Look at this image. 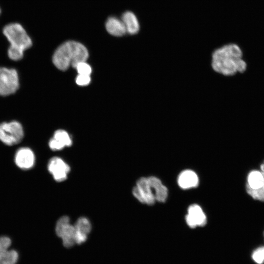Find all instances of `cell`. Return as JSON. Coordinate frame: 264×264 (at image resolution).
Masks as SVG:
<instances>
[{
	"mask_svg": "<svg viewBox=\"0 0 264 264\" xmlns=\"http://www.w3.org/2000/svg\"><path fill=\"white\" fill-rule=\"evenodd\" d=\"M55 233L62 239L65 247L70 248L76 244L75 228L74 225L70 223L68 217L64 216L58 220L55 226Z\"/></svg>",
	"mask_w": 264,
	"mask_h": 264,
	"instance_id": "obj_6",
	"label": "cell"
},
{
	"mask_svg": "<svg viewBox=\"0 0 264 264\" xmlns=\"http://www.w3.org/2000/svg\"><path fill=\"white\" fill-rule=\"evenodd\" d=\"M2 33L10 43L8 55L14 61L21 60L23 52L32 45L31 38L25 29L20 23L12 22L5 25Z\"/></svg>",
	"mask_w": 264,
	"mask_h": 264,
	"instance_id": "obj_3",
	"label": "cell"
},
{
	"mask_svg": "<svg viewBox=\"0 0 264 264\" xmlns=\"http://www.w3.org/2000/svg\"><path fill=\"white\" fill-rule=\"evenodd\" d=\"M23 137L22 126L17 121L0 124V140L5 144L12 146L21 142Z\"/></svg>",
	"mask_w": 264,
	"mask_h": 264,
	"instance_id": "obj_4",
	"label": "cell"
},
{
	"mask_svg": "<svg viewBox=\"0 0 264 264\" xmlns=\"http://www.w3.org/2000/svg\"><path fill=\"white\" fill-rule=\"evenodd\" d=\"M75 68L79 74L90 75L91 72L90 66L86 62H82L78 64Z\"/></svg>",
	"mask_w": 264,
	"mask_h": 264,
	"instance_id": "obj_21",
	"label": "cell"
},
{
	"mask_svg": "<svg viewBox=\"0 0 264 264\" xmlns=\"http://www.w3.org/2000/svg\"></svg>",
	"mask_w": 264,
	"mask_h": 264,
	"instance_id": "obj_25",
	"label": "cell"
},
{
	"mask_svg": "<svg viewBox=\"0 0 264 264\" xmlns=\"http://www.w3.org/2000/svg\"><path fill=\"white\" fill-rule=\"evenodd\" d=\"M75 243L80 244L85 242L91 230V224L89 220L86 217H80L75 224Z\"/></svg>",
	"mask_w": 264,
	"mask_h": 264,
	"instance_id": "obj_12",
	"label": "cell"
},
{
	"mask_svg": "<svg viewBox=\"0 0 264 264\" xmlns=\"http://www.w3.org/2000/svg\"><path fill=\"white\" fill-rule=\"evenodd\" d=\"M35 158L33 151L28 148L19 149L15 156V162L17 166L23 170L32 168L35 164Z\"/></svg>",
	"mask_w": 264,
	"mask_h": 264,
	"instance_id": "obj_11",
	"label": "cell"
},
{
	"mask_svg": "<svg viewBox=\"0 0 264 264\" xmlns=\"http://www.w3.org/2000/svg\"><path fill=\"white\" fill-rule=\"evenodd\" d=\"M47 169L54 180L58 182L65 180L70 171V166L61 158L52 157L48 162Z\"/></svg>",
	"mask_w": 264,
	"mask_h": 264,
	"instance_id": "obj_9",
	"label": "cell"
},
{
	"mask_svg": "<svg viewBox=\"0 0 264 264\" xmlns=\"http://www.w3.org/2000/svg\"><path fill=\"white\" fill-rule=\"evenodd\" d=\"M185 219L187 224L191 228L203 226L207 222L206 217L202 209L196 204L189 207Z\"/></svg>",
	"mask_w": 264,
	"mask_h": 264,
	"instance_id": "obj_10",
	"label": "cell"
},
{
	"mask_svg": "<svg viewBox=\"0 0 264 264\" xmlns=\"http://www.w3.org/2000/svg\"><path fill=\"white\" fill-rule=\"evenodd\" d=\"M263 172L264 175V172ZM246 190L247 194L254 199L264 201V184L262 187L256 190L252 189L246 186Z\"/></svg>",
	"mask_w": 264,
	"mask_h": 264,
	"instance_id": "obj_19",
	"label": "cell"
},
{
	"mask_svg": "<svg viewBox=\"0 0 264 264\" xmlns=\"http://www.w3.org/2000/svg\"><path fill=\"white\" fill-rule=\"evenodd\" d=\"M147 178L155 200L161 202H165L168 196L167 188L162 184L159 179L155 176H150Z\"/></svg>",
	"mask_w": 264,
	"mask_h": 264,
	"instance_id": "obj_13",
	"label": "cell"
},
{
	"mask_svg": "<svg viewBox=\"0 0 264 264\" xmlns=\"http://www.w3.org/2000/svg\"><path fill=\"white\" fill-rule=\"evenodd\" d=\"M12 240L7 235H0V264H17L19 252L12 247Z\"/></svg>",
	"mask_w": 264,
	"mask_h": 264,
	"instance_id": "obj_7",
	"label": "cell"
},
{
	"mask_svg": "<svg viewBox=\"0 0 264 264\" xmlns=\"http://www.w3.org/2000/svg\"><path fill=\"white\" fill-rule=\"evenodd\" d=\"M177 181L181 188L186 189L197 187L198 184V178L194 172L187 170L180 174Z\"/></svg>",
	"mask_w": 264,
	"mask_h": 264,
	"instance_id": "obj_16",
	"label": "cell"
},
{
	"mask_svg": "<svg viewBox=\"0 0 264 264\" xmlns=\"http://www.w3.org/2000/svg\"><path fill=\"white\" fill-rule=\"evenodd\" d=\"M90 82V75L79 74L76 78V82L80 86H86Z\"/></svg>",
	"mask_w": 264,
	"mask_h": 264,
	"instance_id": "obj_22",
	"label": "cell"
},
{
	"mask_svg": "<svg viewBox=\"0 0 264 264\" xmlns=\"http://www.w3.org/2000/svg\"><path fill=\"white\" fill-rule=\"evenodd\" d=\"M53 139L56 141L64 148L69 147L72 145V140L66 131L62 130L56 131L54 134Z\"/></svg>",
	"mask_w": 264,
	"mask_h": 264,
	"instance_id": "obj_18",
	"label": "cell"
},
{
	"mask_svg": "<svg viewBox=\"0 0 264 264\" xmlns=\"http://www.w3.org/2000/svg\"><path fill=\"white\" fill-rule=\"evenodd\" d=\"M1 12V9L0 8V14Z\"/></svg>",
	"mask_w": 264,
	"mask_h": 264,
	"instance_id": "obj_24",
	"label": "cell"
},
{
	"mask_svg": "<svg viewBox=\"0 0 264 264\" xmlns=\"http://www.w3.org/2000/svg\"><path fill=\"white\" fill-rule=\"evenodd\" d=\"M261 170L264 172V161L260 165Z\"/></svg>",
	"mask_w": 264,
	"mask_h": 264,
	"instance_id": "obj_23",
	"label": "cell"
},
{
	"mask_svg": "<svg viewBox=\"0 0 264 264\" xmlns=\"http://www.w3.org/2000/svg\"><path fill=\"white\" fill-rule=\"evenodd\" d=\"M247 66L242 48L236 43L223 44L211 52L210 66L218 75L225 77H233L244 73Z\"/></svg>",
	"mask_w": 264,
	"mask_h": 264,
	"instance_id": "obj_1",
	"label": "cell"
},
{
	"mask_svg": "<svg viewBox=\"0 0 264 264\" xmlns=\"http://www.w3.org/2000/svg\"><path fill=\"white\" fill-rule=\"evenodd\" d=\"M19 87V78L15 69L0 67V95L7 96L14 93Z\"/></svg>",
	"mask_w": 264,
	"mask_h": 264,
	"instance_id": "obj_5",
	"label": "cell"
},
{
	"mask_svg": "<svg viewBox=\"0 0 264 264\" xmlns=\"http://www.w3.org/2000/svg\"><path fill=\"white\" fill-rule=\"evenodd\" d=\"M88 57L87 48L82 44L67 41L60 45L52 57L54 65L61 70H66L71 65L75 68L80 62H86Z\"/></svg>",
	"mask_w": 264,
	"mask_h": 264,
	"instance_id": "obj_2",
	"label": "cell"
},
{
	"mask_svg": "<svg viewBox=\"0 0 264 264\" xmlns=\"http://www.w3.org/2000/svg\"><path fill=\"white\" fill-rule=\"evenodd\" d=\"M252 258L258 264L264 263V246H261L255 249L252 254Z\"/></svg>",
	"mask_w": 264,
	"mask_h": 264,
	"instance_id": "obj_20",
	"label": "cell"
},
{
	"mask_svg": "<svg viewBox=\"0 0 264 264\" xmlns=\"http://www.w3.org/2000/svg\"><path fill=\"white\" fill-rule=\"evenodd\" d=\"M264 184V175L261 170L251 171L247 176L246 186L254 190L262 187Z\"/></svg>",
	"mask_w": 264,
	"mask_h": 264,
	"instance_id": "obj_17",
	"label": "cell"
},
{
	"mask_svg": "<svg viewBox=\"0 0 264 264\" xmlns=\"http://www.w3.org/2000/svg\"><path fill=\"white\" fill-rule=\"evenodd\" d=\"M105 25L107 31L112 36L120 37L127 33L121 19L115 17H109L106 22Z\"/></svg>",
	"mask_w": 264,
	"mask_h": 264,
	"instance_id": "obj_15",
	"label": "cell"
},
{
	"mask_svg": "<svg viewBox=\"0 0 264 264\" xmlns=\"http://www.w3.org/2000/svg\"><path fill=\"white\" fill-rule=\"evenodd\" d=\"M132 194L142 203L153 205L155 201L147 177H142L137 180L136 186L133 188Z\"/></svg>",
	"mask_w": 264,
	"mask_h": 264,
	"instance_id": "obj_8",
	"label": "cell"
},
{
	"mask_svg": "<svg viewBox=\"0 0 264 264\" xmlns=\"http://www.w3.org/2000/svg\"><path fill=\"white\" fill-rule=\"evenodd\" d=\"M126 28L127 33L135 35L140 31V25L136 15L132 11L125 12L121 18Z\"/></svg>",
	"mask_w": 264,
	"mask_h": 264,
	"instance_id": "obj_14",
	"label": "cell"
}]
</instances>
